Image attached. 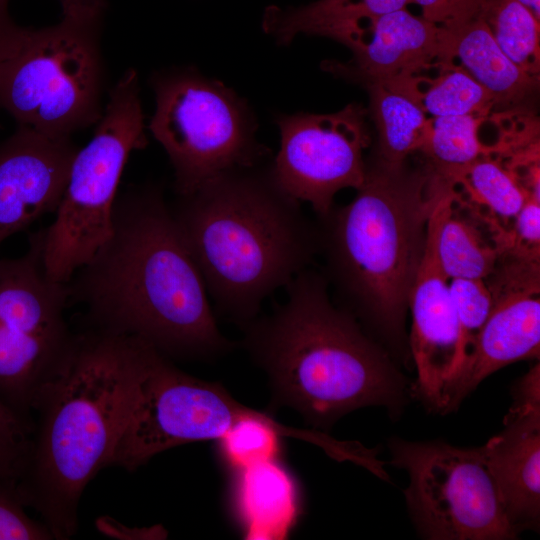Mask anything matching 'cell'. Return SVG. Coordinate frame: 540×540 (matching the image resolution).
I'll return each mask as SVG.
<instances>
[{
  "label": "cell",
  "mask_w": 540,
  "mask_h": 540,
  "mask_svg": "<svg viewBox=\"0 0 540 540\" xmlns=\"http://www.w3.org/2000/svg\"><path fill=\"white\" fill-rule=\"evenodd\" d=\"M33 419L0 399V485H17L31 450Z\"/></svg>",
  "instance_id": "83f0119b"
},
{
  "label": "cell",
  "mask_w": 540,
  "mask_h": 540,
  "mask_svg": "<svg viewBox=\"0 0 540 540\" xmlns=\"http://www.w3.org/2000/svg\"><path fill=\"white\" fill-rule=\"evenodd\" d=\"M146 343L94 329L77 334L34 409L31 450L17 491L54 539L78 530L88 483L110 466L126 428Z\"/></svg>",
  "instance_id": "7a4b0ae2"
},
{
  "label": "cell",
  "mask_w": 540,
  "mask_h": 540,
  "mask_svg": "<svg viewBox=\"0 0 540 540\" xmlns=\"http://www.w3.org/2000/svg\"><path fill=\"white\" fill-rule=\"evenodd\" d=\"M90 329L140 340L164 356L211 360L235 343L219 330L203 278L162 190L117 196L111 232L67 283Z\"/></svg>",
  "instance_id": "6da1fadb"
},
{
  "label": "cell",
  "mask_w": 540,
  "mask_h": 540,
  "mask_svg": "<svg viewBox=\"0 0 540 540\" xmlns=\"http://www.w3.org/2000/svg\"><path fill=\"white\" fill-rule=\"evenodd\" d=\"M17 485H0V540H51V531L41 520L30 517Z\"/></svg>",
  "instance_id": "f1b7e54d"
},
{
  "label": "cell",
  "mask_w": 540,
  "mask_h": 540,
  "mask_svg": "<svg viewBox=\"0 0 540 540\" xmlns=\"http://www.w3.org/2000/svg\"><path fill=\"white\" fill-rule=\"evenodd\" d=\"M540 259L502 253L484 279L491 312L449 394L448 412L488 376L516 361L539 359Z\"/></svg>",
  "instance_id": "4fadbf2b"
},
{
  "label": "cell",
  "mask_w": 540,
  "mask_h": 540,
  "mask_svg": "<svg viewBox=\"0 0 540 540\" xmlns=\"http://www.w3.org/2000/svg\"><path fill=\"white\" fill-rule=\"evenodd\" d=\"M439 70L432 78L418 74L383 83L410 97L430 118L489 116L495 102L486 89L453 62L442 65Z\"/></svg>",
  "instance_id": "7402d4cb"
},
{
  "label": "cell",
  "mask_w": 540,
  "mask_h": 540,
  "mask_svg": "<svg viewBox=\"0 0 540 540\" xmlns=\"http://www.w3.org/2000/svg\"><path fill=\"white\" fill-rule=\"evenodd\" d=\"M436 215V257L444 275L448 280L486 279L506 247L508 230L463 202L447 178Z\"/></svg>",
  "instance_id": "ac0fdd59"
},
{
  "label": "cell",
  "mask_w": 540,
  "mask_h": 540,
  "mask_svg": "<svg viewBox=\"0 0 540 540\" xmlns=\"http://www.w3.org/2000/svg\"><path fill=\"white\" fill-rule=\"evenodd\" d=\"M269 167L237 169L178 196L172 214L216 310L240 329L308 268L317 230Z\"/></svg>",
  "instance_id": "277c9868"
},
{
  "label": "cell",
  "mask_w": 540,
  "mask_h": 540,
  "mask_svg": "<svg viewBox=\"0 0 540 540\" xmlns=\"http://www.w3.org/2000/svg\"><path fill=\"white\" fill-rule=\"evenodd\" d=\"M152 85L149 129L170 159L178 196L226 172L258 166L269 154L256 139L246 102L223 83L184 69L154 76Z\"/></svg>",
  "instance_id": "ba28073f"
},
{
  "label": "cell",
  "mask_w": 540,
  "mask_h": 540,
  "mask_svg": "<svg viewBox=\"0 0 540 540\" xmlns=\"http://www.w3.org/2000/svg\"><path fill=\"white\" fill-rule=\"evenodd\" d=\"M436 202L408 299L412 313L410 347L417 371L411 395L432 412L446 414L449 393L462 363V342L448 278L436 257Z\"/></svg>",
  "instance_id": "5bb4252c"
},
{
  "label": "cell",
  "mask_w": 540,
  "mask_h": 540,
  "mask_svg": "<svg viewBox=\"0 0 540 540\" xmlns=\"http://www.w3.org/2000/svg\"><path fill=\"white\" fill-rule=\"evenodd\" d=\"M364 116L361 106L349 104L332 114L278 117L281 145L269 167L274 182L325 217L338 191L364 183L363 150L370 142Z\"/></svg>",
  "instance_id": "7c38bea8"
},
{
  "label": "cell",
  "mask_w": 540,
  "mask_h": 540,
  "mask_svg": "<svg viewBox=\"0 0 540 540\" xmlns=\"http://www.w3.org/2000/svg\"><path fill=\"white\" fill-rule=\"evenodd\" d=\"M390 464L403 469V491L419 534L431 540H506L517 534L508 522L484 447L444 441L388 443Z\"/></svg>",
  "instance_id": "30bf717a"
},
{
  "label": "cell",
  "mask_w": 540,
  "mask_h": 540,
  "mask_svg": "<svg viewBox=\"0 0 540 540\" xmlns=\"http://www.w3.org/2000/svg\"><path fill=\"white\" fill-rule=\"evenodd\" d=\"M503 252L516 256L540 259V201L529 197L508 230L507 246Z\"/></svg>",
  "instance_id": "f546056e"
},
{
  "label": "cell",
  "mask_w": 540,
  "mask_h": 540,
  "mask_svg": "<svg viewBox=\"0 0 540 540\" xmlns=\"http://www.w3.org/2000/svg\"><path fill=\"white\" fill-rule=\"evenodd\" d=\"M453 185H460L467 196L465 202L475 208L484 207L502 227L513 220L530 194L501 158L486 155L467 166L441 174Z\"/></svg>",
  "instance_id": "603a6c76"
},
{
  "label": "cell",
  "mask_w": 540,
  "mask_h": 540,
  "mask_svg": "<svg viewBox=\"0 0 540 540\" xmlns=\"http://www.w3.org/2000/svg\"><path fill=\"white\" fill-rule=\"evenodd\" d=\"M7 5L8 0H0V62L14 54L27 29L17 26L11 20Z\"/></svg>",
  "instance_id": "1f68e13d"
},
{
  "label": "cell",
  "mask_w": 540,
  "mask_h": 540,
  "mask_svg": "<svg viewBox=\"0 0 540 540\" xmlns=\"http://www.w3.org/2000/svg\"><path fill=\"white\" fill-rule=\"evenodd\" d=\"M479 17L502 52L527 74L539 77L540 21L517 0H486Z\"/></svg>",
  "instance_id": "d4e9b609"
},
{
  "label": "cell",
  "mask_w": 540,
  "mask_h": 540,
  "mask_svg": "<svg viewBox=\"0 0 540 540\" xmlns=\"http://www.w3.org/2000/svg\"><path fill=\"white\" fill-rule=\"evenodd\" d=\"M379 139L380 163L402 167L406 157L425 147L431 118L410 97L379 81L366 82Z\"/></svg>",
  "instance_id": "44dd1931"
},
{
  "label": "cell",
  "mask_w": 540,
  "mask_h": 540,
  "mask_svg": "<svg viewBox=\"0 0 540 540\" xmlns=\"http://www.w3.org/2000/svg\"><path fill=\"white\" fill-rule=\"evenodd\" d=\"M448 285L461 331V370L491 312L493 301L484 279L454 278L448 280Z\"/></svg>",
  "instance_id": "4316f807"
},
{
  "label": "cell",
  "mask_w": 540,
  "mask_h": 540,
  "mask_svg": "<svg viewBox=\"0 0 540 540\" xmlns=\"http://www.w3.org/2000/svg\"><path fill=\"white\" fill-rule=\"evenodd\" d=\"M484 119L475 115L431 118L430 134L422 152L431 159L435 172L446 174L493 153V148L484 146L478 137Z\"/></svg>",
  "instance_id": "484cf974"
},
{
  "label": "cell",
  "mask_w": 540,
  "mask_h": 540,
  "mask_svg": "<svg viewBox=\"0 0 540 540\" xmlns=\"http://www.w3.org/2000/svg\"><path fill=\"white\" fill-rule=\"evenodd\" d=\"M242 502L254 535L284 534L291 521L293 488L287 474L273 460L243 469Z\"/></svg>",
  "instance_id": "cb8c5ba5"
},
{
  "label": "cell",
  "mask_w": 540,
  "mask_h": 540,
  "mask_svg": "<svg viewBox=\"0 0 540 540\" xmlns=\"http://www.w3.org/2000/svg\"><path fill=\"white\" fill-rule=\"evenodd\" d=\"M503 429L483 445L508 522L517 535L540 522V405L513 402Z\"/></svg>",
  "instance_id": "e0dca14e"
},
{
  "label": "cell",
  "mask_w": 540,
  "mask_h": 540,
  "mask_svg": "<svg viewBox=\"0 0 540 540\" xmlns=\"http://www.w3.org/2000/svg\"><path fill=\"white\" fill-rule=\"evenodd\" d=\"M78 148L70 137L30 127L0 144V246L45 214L56 212Z\"/></svg>",
  "instance_id": "9a60e30c"
},
{
  "label": "cell",
  "mask_w": 540,
  "mask_h": 540,
  "mask_svg": "<svg viewBox=\"0 0 540 540\" xmlns=\"http://www.w3.org/2000/svg\"><path fill=\"white\" fill-rule=\"evenodd\" d=\"M365 82H391L450 63L447 30L405 8L366 22L343 42Z\"/></svg>",
  "instance_id": "2e32d148"
},
{
  "label": "cell",
  "mask_w": 540,
  "mask_h": 540,
  "mask_svg": "<svg viewBox=\"0 0 540 540\" xmlns=\"http://www.w3.org/2000/svg\"><path fill=\"white\" fill-rule=\"evenodd\" d=\"M445 29L448 61L486 89L495 107L502 108L501 112L527 108L538 89L539 77L527 74L502 52L482 18Z\"/></svg>",
  "instance_id": "d6986e66"
},
{
  "label": "cell",
  "mask_w": 540,
  "mask_h": 540,
  "mask_svg": "<svg viewBox=\"0 0 540 540\" xmlns=\"http://www.w3.org/2000/svg\"><path fill=\"white\" fill-rule=\"evenodd\" d=\"M444 184L435 171L408 174L403 166L379 163L366 171L352 202L323 217L341 288L390 332L402 330L428 219Z\"/></svg>",
  "instance_id": "5b68a950"
},
{
  "label": "cell",
  "mask_w": 540,
  "mask_h": 540,
  "mask_svg": "<svg viewBox=\"0 0 540 540\" xmlns=\"http://www.w3.org/2000/svg\"><path fill=\"white\" fill-rule=\"evenodd\" d=\"M261 412L239 403L220 383L180 370L146 344L133 406L110 466L133 472L168 449L222 440L239 421Z\"/></svg>",
  "instance_id": "8fae6325"
},
{
  "label": "cell",
  "mask_w": 540,
  "mask_h": 540,
  "mask_svg": "<svg viewBox=\"0 0 540 540\" xmlns=\"http://www.w3.org/2000/svg\"><path fill=\"white\" fill-rule=\"evenodd\" d=\"M540 21V0H517Z\"/></svg>",
  "instance_id": "d6a6232c"
},
{
  "label": "cell",
  "mask_w": 540,
  "mask_h": 540,
  "mask_svg": "<svg viewBox=\"0 0 540 540\" xmlns=\"http://www.w3.org/2000/svg\"><path fill=\"white\" fill-rule=\"evenodd\" d=\"M145 144L138 77L130 69L111 89L93 137L77 150L55 219L42 229V257L51 279L68 283L107 239L124 166Z\"/></svg>",
  "instance_id": "52a82bcc"
},
{
  "label": "cell",
  "mask_w": 540,
  "mask_h": 540,
  "mask_svg": "<svg viewBox=\"0 0 540 540\" xmlns=\"http://www.w3.org/2000/svg\"><path fill=\"white\" fill-rule=\"evenodd\" d=\"M409 3L411 0H318L300 7L269 6L262 26L279 44H289L298 34L343 43L361 25Z\"/></svg>",
  "instance_id": "ffe728a7"
},
{
  "label": "cell",
  "mask_w": 540,
  "mask_h": 540,
  "mask_svg": "<svg viewBox=\"0 0 540 540\" xmlns=\"http://www.w3.org/2000/svg\"><path fill=\"white\" fill-rule=\"evenodd\" d=\"M486 0H411L422 17L443 28H452L479 17Z\"/></svg>",
  "instance_id": "4dcf8cb0"
},
{
  "label": "cell",
  "mask_w": 540,
  "mask_h": 540,
  "mask_svg": "<svg viewBox=\"0 0 540 540\" xmlns=\"http://www.w3.org/2000/svg\"><path fill=\"white\" fill-rule=\"evenodd\" d=\"M68 302L67 283L46 272L42 230L23 256L0 259V399L27 418L73 350Z\"/></svg>",
  "instance_id": "9c48e42d"
},
{
  "label": "cell",
  "mask_w": 540,
  "mask_h": 540,
  "mask_svg": "<svg viewBox=\"0 0 540 540\" xmlns=\"http://www.w3.org/2000/svg\"><path fill=\"white\" fill-rule=\"evenodd\" d=\"M285 290L282 304L241 328L242 347L268 378L269 409L291 408L317 430L368 406L399 416L412 384L354 316L334 306L326 279L308 267Z\"/></svg>",
  "instance_id": "3957f363"
},
{
  "label": "cell",
  "mask_w": 540,
  "mask_h": 540,
  "mask_svg": "<svg viewBox=\"0 0 540 540\" xmlns=\"http://www.w3.org/2000/svg\"><path fill=\"white\" fill-rule=\"evenodd\" d=\"M105 0H71L62 19L26 29L18 49L0 62V106L19 126L53 137L97 123L102 116L100 23Z\"/></svg>",
  "instance_id": "8992f818"
},
{
  "label": "cell",
  "mask_w": 540,
  "mask_h": 540,
  "mask_svg": "<svg viewBox=\"0 0 540 540\" xmlns=\"http://www.w3.org/2000/svg\"><path fill=\"white\" fill-rule=\"evenodd\" d=\"M60 1H61V4H63L65 2H67V1H69V0H60Z\"/></svg>",
  "instance_id": "836d02e7"
}]
</instances>
